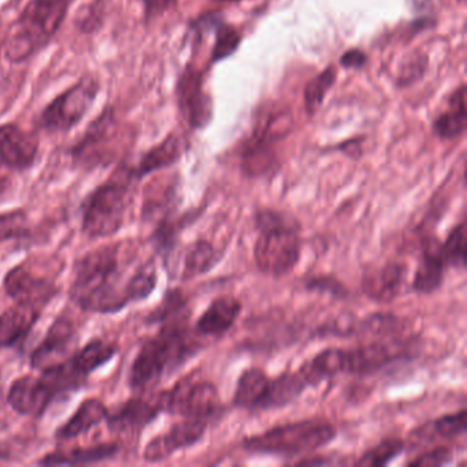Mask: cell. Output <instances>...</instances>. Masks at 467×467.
Listing matches in <instances>:
<instances>
[{
    "label": "cell",
    "instance_id": "b9f144b4",
    "mask_svg": "<svg viewBox=\"0 0 467 467\" xmlns=\"http://www.w3.org/2000/svg\"><path fill=\"white\" fill-rule=\"evenodd\" d=\"M305 288L306 291L327 295L337 300L347 299L349 295L348 288L344 285L343 281L330 275H313L307 278L305 281Z\"/></svg>",
    "mask_w": 467,
    "mask_h": 467
},
{
    "label": "cell",
    "instance_id": "f6af8a7d",
    "mask_svg": "<svg viewBox=\"0 0 467 467\" xmlns=\"http://www.w3.org/2000/svg\"><path fill=\"white\" fill-rule=\"evenodd\" d=\"M357 322L352 316H340L330 319L317 329L316 335L321 337H354Z\"/></svg>",
    "mask_w": 467,
    "mask_h": 467
},
{
    "label": "cell",
    "instance_id": "681fc988",
    "mask_svg": "<svg viewBox=\"0 0 467 467\" xmlns=\"http://www.w3.org/2000/svg\"><path fill=\"white\" fill-rule=\"evenodd\" d=\"M337 151L343 152L347 157L358 160L362 155V143L359 139H352V140L344 141L340 146L335 147Z\"/></svg>",
    "mask_w": 467,
    "mask_h": 467
},
{
    "label": "cell",
    "instance_id": "ab89813d",
    "mask_svg": "<svg viewBox=\"0 0 467 467\" xmlns=\"http://www.w3.org/2000/svg\"><path fill=\"white\" fill-rule=\"evenodd\" d=\"M106 0H92L84 5L76 16V28L83 35H95L102 29L106 21Z\"/></svg>",
    "mask_w": 467,
    "mask_h": 467
},
{
    "label": "cell",
    "instance_id": "db71d44e",
    "mask_svg": "<svg viewBox=\"0 0 467 467\" xmlns=\"http://www.w3.org/2000/svg\"><path fill=\"white\" fill-rule=\"evenodd\" d=\"M0 191H2V187H0Z\"/></svg>",
    "mask_w": 467,
    "mask_h": 467
},
{
    "label": "cell",
    "instance_id": "60d3db41",
    "mask_svg": "<svg viewBox=\"0 0 467 467\" xmlns=\"http://www.w3.org/2000/svg\"><path fill=\"white\" fill-rule=\"evenodd\" d=\"M182 223L171 220L169 217L162 218L158 223L157 229L151 236V243L160 255L166 259L173 253L177 242H179L180 231H182Z\"/></svg>",
    "mask_w": 467,
    "mask_h": 467
},
{
    "label": "cell",
    "instance_id": "c3c4849f",
    "mask_svg": "<svg viewBox=\"0 0 467 467\" xmlns=\"http://www.w3.org/2000/svg\"><path fill=\"white\" fill-rule=\"evenodd\" d=\"M368 64V56L359 48H351L341 56L340 65L344 69H362Z\"/></svg>",
    "mask_w": 467,
    "mask_h": 467
},
{
    "label": "cell",
    "instance_id": "74e56055",
    "mask_svg": "<svg viewBox=\"0 0 467 467\" xmlns=\"http://www.w3.org/2000/svg\"><path fill=\"white\" fill-rule=\"evenodd\" d=\"M157 283L158 275L154 265L147 264L136 270L128 280V296H130V303L147 299L157 288Z\"/></svg>",
    "mask_w": 467,
    "mask_h": 467
},
{
    "label": "cell",
    "instance_id": "8d00e7d4",
    "mask_svg": "<svg viewBox=\"0 0 467 467\" xmlns=\"http://www.w3.org/2000/svg\"><path fill=\"white\" fill-rule=\"evenodd\" d=\"M188 299L179 288L169 289L161 305L147 317L149 324H162L168 319L187 314Z\"/></svg>",
    "mask_w": 467,
    "mask_h": 467
},
{
    "label": "cell",
    "instance_id": "7dc6e473",
    "mask_svg": "<svg viewBox=\"0 0 467 467\" xmlns=\"http://www.w3.org/2000/svg\"><path fill=\"white\" fill-rule=\"evenodd\" d=\"M143 6V20L146 26L171 12L177 6L179 0H139Z\"/></svg>",
    "mask_w": 467,
    "mask_h": 467
},
{
    "label": "cell",
    "instance_id": "52a82bcc",
    "mask_svg": "<svg viewBox=\"0 0 467 467\" xmlns=\"http://www.w3.org/2000/svg\"><path fill=\"white\" fill-rule=\"evenodd\" d=\"M99 94V78L92 75L84 76L46 105L37 117V128L48 135L70 132L83 122Z\"/></svg>",
    "mask_w": 467,
    "mask_h": 467
},
{
    "label": "cell",
    "instance_id": "cb8c5ba5",
    "mask_svg": "<svg viewBox=\"0 0 467 467\" xmlns=\"http://www.w3.org/2000/svg\"><path fill=\"white\" fill-rule=\"evenodd\" d=\"M307 388L310 387L299 368L295 371L285 370L275 377H270L266 395L259 411L285 409L299 400Z\"/></svg>",
    "mask_w": 467,
    "mask_h": 467
},
{
    "label": "cell",
    "instance_id": "d6986e66",
    "mask_svg": "<svg viewBox=\"0 0 467 467\" xmlns=\"http://www.w3.org/2000/svg\"><path fill=\"white\" fill-rule=\"evenodd\" d=\"M76 337L75 324L67 317H59L51 325L42 343L32 352V368L43 370L67 360L65 357L75 346Z\"/></svg>",
    "mask_w": 467,
    "mask_h": 467
},
{
    "label": "cell",
    "instance_id": "11a10c76",
    "mask_svg": "<svg viewBox=\"0 0 467 467\" xmlns=\"http://www.w3.org/2000/svg\"><path fill=\"white\" fill-rule=\"evenodd\" d=\"M0 166H2V163H0Z\"/></svg>",
    "mask_w": 467,
    "mask_h": 467
},
{
    "label": "cell",
    "instance_id": "44dd1931",
    "mask_svg": "<svg viewBox=\"0 0 467 467\" xmlns=\"http://www.w3.org/2000/svg\"><path fill=\"white\" fill-rule=\"evenodd\" d=\"M243 311V303L234 295H221L212 300L195 324L201 337H223L236 324Z\"/></svg>",
    "mask_w": 467,
    "mask_h": 467
},
{
    "label": "cell",
    "instance_id": "6da1fadb",
    "mask_svg": "<svg viewBox=\"0 0 467 467\" xmlns=\"http://www.w3.org/2000/svg\"><path fill=\"white\" fill-rule=\"evenodd\" d=\"M128 280L122 270V244L97 248L76 264L70 297L83 310L116 314L130 303Z\"/></svg>",
    "mask_w": 467,
    "mask_h": 467
},
{
    "label": "cell",
    "instance_id": "5b68a950",
    "mask_svg": "<svg viewBox=\"0 0 467 467\" xmlns=\"http://www.w3.org/2000/svg\"><path fill=\"white\" fill-rule=\"evenodd\" d=\"M337 437V429L325 420H302L275 425L262 433L244 437L240 448L253 455L302 458L327 447Z\"/></svg>",
    "mask_w": 467,
    "mask_h": 467
},
{
    "label": "cell",
    "instance_id": "f5cc1de1",
    "mask_svg": "<svg viewBox=\"0 0 467 467\" xmlns=\"http://www.w3.org/2000/svg\"><path fill=\"white\" fill-rule=\"evenodd\" d=\"M0 58H2V46H0Z\"/></svg>",
    "mask_w": 467,
    "mask_h": 467
},
{
    "label": "cell",
    "instance_id": "ffe728a7",
    "mask_svg": "<svg viewBox=\"0 0 467 467\" xmlns=\"http://www.w3.org/2000/svg\"><path fill=\"white\" fill-rule=\"evenodd\" d=\"M163 411L162 393L160 395H140L130 399L119 411L109 414V428L110 431H138L146 428L158 415Z\"/></svg>",
    "mask_w": 467,
    "mask_h": 467
},
{
    "label": "cell",
    "instance_id": "4fadbf2b",
    "mask_svg": "<svg viewBox=\"0 0 467 467\" xmlns=\"http://www.w3.org/2000/svg\"><path fill=\"white\" fill-rule=\"evenodd\" d=\"M407 273V265L399 261L366 267L360 278L362 294L377 305H390L400 297Z\"/></svg>",
    "mask_w": 467,
    "mask_h": 467
},
{
    "label": "cell",
    "instance_id": "d6a6232c",
    "mask_svg": "<svg viewBox=\"0 0 467 467\" xmlns=\"http://www.w3.org/2000/svg\"><path fill=\"white\" fill-rule=\"evenodd\" d=\"M119 351L116 344L108 343L102 338H94L87 343L80 351L69 358L73 368L83 377H88L100 366L113 359L114 355Z\"/></svg>",
    "mask_w": 467,
    "mask_h": 467
},
{
    "label": "cell",
    "instance_id": "f35d334b",
    "mask_svg": "<svg viewBox=\"0 0 467 467\" xmlns=\"http://www.w3.org/2000/svg\"><path fill=\"white\" fill-rule=\"evenodd\" d=\"M242 35L234 26L221 23L215 29V43L212 51V64L231 58L242 45Z\"/></svg>",
    "mask_w": 467,
    "mask_h": 467
},
{
    "label": "cell",
    "instance_id": "f1b7e54d",
    "mask_svg": "<svg viewBox=\"0 0 467 467\" xmlns=\"http://www.w3.org/2000/svg\"><path fill=\"white\" fill-rule=\"evenodd\" d=\"M109 410L102 401L98 399L84 400L78 411L67 420L58 431H56L57 439L72 440L99 425L108 418Z\"/></svg>",
    "mask_w": 467,
    "mask_h": 467
},
{
    "label": "cell",
    "instance_id": "1f68e13d",
    "mask_svg": "<svg viewBox=\"0 0 467 467\" xmlns=\"http://www.w3.org/2000/svg\"><path fill=\"white\" fill-rule=\"evenodd\" d=\"M220 258L221 255L212 242L206 239L196 240L185 253L182 280L191 281L207 275L214 269Z\"/></svg>",
    "mask_w": 467,
    "mask_h": 467
},
{
    "label": "cell",
    "instance_id": "7a4b0ae2",
    "mask_svg": "<svg viewBox=\"0 0 467 467\" xmlns=\"http://www.w3.org/2000/svg\"><path fill=\"white\" fill-rule=\"evenodd\" d=\"M196 336L188 327V314L162 322L157 335L144 341L133 360L130 387L143 392L193 359L204 348Z\"/></svg>",
    "mask_w": 467,
    "mask_h": 467
},
{
    "label": "cell",
    "instance_id": "7402d4cb",
    "mask_svg": "<svg viewBox=\"0 0 467 467\" xmlns=\"http://www.w3.org/2000/svg\"><path fill=\"white\" fill-rule=\"evenodd\" d=\"M467 431L466 409L459 410L452 414L441 415L431 422L423 423L410 433L406 441L407 448L422 447L437 440H452L464 436Z\"/></svg>",
    "mask_w": 467,
    "mask_h": 467
},
{
    "label": "cell",
    "instance_id": "9a60e30c",
    "mask_svg": "<svg viewBox=\"0 0 467 467\" xmlns=\"http://www.w3.org/2000/svg\"><path fill=\"white\" fill-rule=\"evenodd\" d=\"M209 429V420L184 418L174 423L166 433L154 437L144 450V461L150 463L165 461L177 451L193 447L203 440Z\"/></svg>",
    "mask_w": 467,
    "mask_h": 467
},
{
    "label": "cell",
    "instance_id": "277c9868",
    "mask_svg": "<svg viewBox=\"0 0 467 467\" xmlns=\"http://www.w3.org/2000/svg\"><path fill=\"white\" fill-rule=\"evenodd\" d=\"M258 237L254 243V262L259 272L284 277L294 272L302 258L303 240L299 221L286 213L261 209L254 215Z\"/></svg>",
    "mask_w": 467,
    "mask_h": 467
},
{
    "label": "cell",
    "instance_id": "603a6c76",
    "mask_svg": "<svg viewBox=\"0 0 467 467\" xmlns=\"http://www.w3.org/2000/svg\"><path fill=\"white\" fill-rule=\"evenodd\" d=\"M299 370L305 376L308 387L317 388L327 379L341 374H348V349L329 347L306 360Z\"/></svg>",
    "mask_w": 467,
    "mask_h": 467
},
{
    "label": "cell",
    "instance_id": "f546056e",
    "mask_svg": "<svg viewBox=\"0 0 467 467\" xmlns=\"http://www.w3.org/2000/svg\"><path fill=\"white\" fill-rule=\"evenodd\" d=\"M117 444H99L88 448H73L69 451H56L40 459L37 464L43 466H78V464H91L108 461L119 453Z\"/></svg>",
    "mask_w": 467,
    "mask_h": 467
},
{
    "label": "cell",
    "instance_id": "5bb4252c",
    "mask_svg": "<svg viewBox=\"0 0 467 467\" xmlns=\"http://www.w3.org/2000/svg\"><path fill=\"white\" fill-rule=\"evenodd\" d=\"M40 151L39 133L29 132L16 122L0 125V163L10 171L34 168Z\"/></svg>",
    "mask_w": 467,
    "mask_h": 467
},
{
    "label": "cell",
    "instance_id": "9c48e42d",
    "mask_svg": "<svg viewBox=\"0 0 467 467\" xmlns=\"http://www.w3.org/2000/svg\"><path fill=\"white\" fill-rule=\"evenodd\" d=\"M291 119L286 111H269L258 122L242 150L243 174L247 179L266 176L277 165L275 143L286 135Z\"/></svg>",
    "mask_w": 467,
    "mask_h": 467
},
{
    "label": "cell",
    "instance_id": "7bdbcfd3",
    "mask_svg": "<svg viewBox=\"0 0 467 467\" xmlns=\"http://www.w3.org/2000/svg\"><path fill=\"white\" fill-rule=\"evenodd\" d=\"M428 70V56L422 53H412L401 64L400 75L398 78V87L409 88L418 81L422 80Z\"/></svg>",
    "mask_w": 467,
    "mask_h": 467
},
{
    "label": "cell",
    "instance_id": "e575fe53",
    "mask_svg": "<svg viewBox=\"0 0 467 467\" xmlns=\"http://www.w3.org/2000/svg\"><path fill=\"white\" fill-rule=\"evenodd\" d=\"M406 451V441L400 437H387L379 444L363 452L355 462L360 467H382L395 461Z\"/></svg>",
    "mask_w": 467,
    "mask_h": 467
},
{
    "label": "cell",
    "instance_id": "ee69618b",
    "mask_svg": "<svg viewBox=\"0 0 467 467\" xmlns=\"http://www.w3.org/2000/svg\"><path fill=\"white\" fill-rule=\"evenodd\" d=\"M26 229V215L23 210L0 214V243L21 237Z\"/></svg>",
    "mask_w": 467,
    "mask_h": 467
},
{
    "label": "cell",
    "instance_id": "3957f363",
    "mask_svg": "<svg viewBox=\"0 0 467 467\" xmlns=\"http://www.w3.org/2000/svg\"><path fill=\"white\" fill-rule=\"evenodd\" d=\"M69 7L70 0H28L2 40L6 61L21 65L47 48L64 26Z\"/></svg>",
    "mask_w": 467,
    "mask_h": 467
},
{
    "label": "cell",
    "instance_id": "2e32d148",
    "mask_svg": "<svg viewBox=\"0 0 467 467\" xmlns=\"http://www.w3.org/2000/svg\"><path fill=\"white\" fill-rule=\"evenodd\" d=\"M5 289L16 303L35 306L40 310L58 294L53 281L40 277L24 265L13 267L7 273L5 277Z\"/></svg>",
    "mask_w": 467,
    "mask_h": 467
},
{
    "label": "cell",
    "instance_id": "ba28073f",
    "mask_svg": "<svg viewBox=\"0 0 467 467\" xmlns=\"http://www.w3.org/2000/svg\"><path fill=\"white\" fill-rule=\"evenodd\" d=\"M119 128L113 106H106L69 150L73 163L92 171L114 162L119 157Z\"/></svg>",
    "mask_w": 467,
    "mask_h": 467
},
{
    "label": "cell",
    "instance_id": "836d02e7",
    "mask_svg": "<svg viewBox=\"0 0 467 467\" xmlns=\"http://www.w3.org/2000/svg\"><path fill=\"white\" fill-rule=\"evenodd\" d=\"M467 226L462 220L448 232L444 242L441 240V254L447 267L456 270L466 269Z\"/></svg>",
    "mask_w": 467,
    "mask_h": 467
},
{
    "label": "cell",
    "instance_id": "816d5d0a",
    "mask_svg": "<svg viewBox=\"0 0 467 467\" xmlns=\"http://www.w3.org/2000/svg\"><path fill=\"white\" fill-rule=\"evenodd\" d=\"M0 458H4V452H2V451H0Z\"/></svg>",
    "mask_w": 467,
    "mask_h": 467
},
{
    "label": "cell",
    "instance_id": "8992f818",
    "mask_svg": "<svg viewBox=\"0 0 467 467\" xmlns=\"http://www.w3.org/2000/svg\"><path fill=\"white\" fill-rule=\"evenodd\" d=\"M133 179L130 166L122 163L113 176L89 193L83 204V232L92 239L116 234L124 225Z\"/></svg>",
    "mask_w": 467,
    "mask_h": 467
},
{
    "label": "cell",
    "instance_id": "ac0fdd59",
    "mask_svg": "<svg viewBox=\"0 0 467 467\" xmlns=\"http://www.w3.org/2000/svg\"><path fill=\"white\" fill-rule=\"evenodd\" d=\"M56 398L58 396L47 382L42 377L34 376L16 379L7 393V401L12 409L18 414L31 417H42Z\"/></svg>",
    "mask_w": 467,
    "mask_h": 467
},
{
    "label": "cell",
    "instance_id": "8fae6325",
    "mask_svg": "<svg viewBox=\"0 0 467 467\" xmlns=\"http://www.w3.org/2000/svg\"><path fill=\"white\" fill-rule=\"evenodd\" d=\"M203 72L187 65L176 86V99L180 114L193 130H204L214 117V103L204 91Z\"/></svg>",
    "mask_w": 467,
    "mask_h": 467
},
{
    "label": "cell",
    "instance_id": "4316f807",
    "mask_svg": "<svg viewBox=\"0 0 467 467\" xmlns=\"http://www.w3.org/2000/svg\"><path fill=\"white\" fill-rule=\"evenodd\" d=\"M270 376L261 368H247L242 371L237 379L236 388L232 396V404L244 411H259L265 395H266L267 385Z\"/></svg>",
    "mask_w": 467,
    "mask_h": 467
},
{
    "label": "cell",
    "instance_id": "d4e9b609",
    "mask_svg": "<svg viewBox=\"0 0 467 467\" xmlns=\"http://www.w3.org/2000/svg\"><path fill=\"white\" fill-rule=\"evenodd\" d=\"M182 151L184 147H182V138L171 133L160 144L144 152L138 165L130 166L133 179L139 182L149 174L176 165L182 160Z\"/></svg>",
    "mask_w": 467,
    "mask_h": 467
},
{
    "label": "cell",
    "instance_id": "4dcf8cb0",
    "mask_svg": "<svg viewBox=\"0 0 467 467\" xmlns=\"http://www.w3.org/2000/svg\"><path fill=\"white\" fill-rule=\"evenodd\" d=\"M409 324L403 317L395 313H373L366 316L365 318L358 319L357 337L370 338H396L401 337L406 333Z\"/></svg>",
    "mask_w": 467,
    "mask_h": 467
},
{
    "label": "cell",
    "instance_id": "484cf974",
    "mask_svg": "<svg viewBox=\"0 0 467 467\" xmlns=\"http://www.w3.org/2000/svg\"><path fill=\"white\" fill-rule=\"evenodd\" d=\"M40 308L16 303L0 314V348H10L20 343L31 332L39 319Z\"/></svg>",
    "mask_w": 467,
    "mask_h": 467
},
{
    "label": "cell",
    "instance_id": "83f0119b",
    "mask_svg": "<svg viewBox=\"0 0 467 467\" xmlns=\"http://www.w3.org/2000/svg\"><path fill=\"white\" fill-rule=\"evenodd\" d=\"M466 86L462 84L448 98V110L440 114L431 125L433 135L440 140H455L466 130Z\"/></svg>",
    "mask_w": 467,
    "mask_h": 467
},
{
    "label": "cell",
    "instance_id": "d590c367",
    "mask_svg": "<svg viewBox=\"0 0 467 467\" xmlns=\"http://www.w3.org/2000/svg\"><path fill=\"white\" fill-rule=\"evenodd\" d=\"M336 83V70L332 67L322 70L316 78H311L305 87L303 98H305L306 113L314 116L324 103L325 97Z\"/></svg>",
    "mask_w": 467,
    "mask_h": 467
},
{
    "label": "cell",
    "instance_id": "30bf717a",
    "mask_svg": "<svg viewBox=\"0 0 467 467\" xmlns=\"http://www.w3.org/2000/svg\"><path fill=\"white\" fill-rule=\"evenodd\" d=\"M162 399L163 411L182 418L210 420L223 411L217 385L193 376L180 379L171 390L162 392Z\"/></svg>",
    "mask_w": 467,
    "mask_h": 467
},
{
    "label": "cell",
    "instance_id": "7c38bea8",
    "mask_svg": "<svg viewBox=\"0 0 467 467\" xmlns=\"http://www.w3.org/2000/svg\"><path fill=\"white\" fill-rule=\"evenodd\" d=\"M407 341L403 337L377 338L348 349V374L352 376H373L382 368L409 358Z\"/></svg>",
    "mask_w": 467,
    "mask_h": 467
},
{
    "label": "cell",
    "instance_id": "bcb514c9",
    "mask_svg": "<svg viewBox=\"0 0 467 467\" xmlns=\"http://www.w3.org/2000/svg\"><path fill=\"white\" fill-rule=\"evenodd\" d=\"M453 461V450L447 445H437L420 453L412 461L407 462L411 467H439L450 464Z\"/></svg>",
    "mask_w": 467,
    "mask_h": 467
},
{
    "label": "cell",
    "instance_id": "e0dca14e",
    "mask_svg": "<svg viewBox=\"0 0 467 467\" xmlns=\"http://www.w3.org/2000/svg\"><path fill=\"white\" fill-rule=\"evenodd\" d=\"M445 265L441 254V240L433 234L422 239L420 258L412 275L411 289L418 295H433L441 289L444 284Z\"/></svg>",
    "mask_w": 467,
    "mask_h": 467
},
{
    "label": "cell",
    "instance_id": "f907efd6",
    "mask_svg": "<svg viewBox=\"0 0 467 467\" xmlns=\"http://www.w3.org/2000/svg\"><path fill=\"white\" fill-rule=\"evenodd\" d=\"M217 2H229V4H234V2H242V0H217Z\"/></svg>",
    "mask_w": 467,
    "mask_h": 467
}]
</instances>
